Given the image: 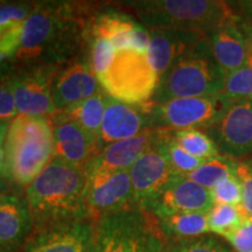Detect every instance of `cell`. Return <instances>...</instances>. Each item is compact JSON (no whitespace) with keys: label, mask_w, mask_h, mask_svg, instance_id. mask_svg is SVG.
Masks as SVG:
<instances>
[{"label":"cell","mask_w":252,"mask_h":252,"mask_svg":"<svg viewBox=\"0 0 252 252\" xmlns=\"http://www.w3.org/2000/svg\"><path fill=\"white\" fill-rule=\"evenodd\" d=\"M207 39L214 58L225 74L244 67L250 59V37L245 35L239 18L208 34Z\"/></svg>","instance_id":"20"},{"label":"cell","mask_w":252,"mask_h":252,"mask_svg":"<svg viewBox=\"0 0 252 252\" xmlns=\"http://www.w3.org/2000/svg\"><path fill=\"white\" fill-rule=\"evenodd\" d=\"M173 137L182 149L198 159L208 160L220 156L214 140L201 130L173 131Z\"/></svg>","instance_id":"28"},{"label":"cell","mask_w":252,"mask_h":252,"mask_svg":"<svg viewBox=\"0 0 252 252\" xmlns=\"http://www.w3.org/2000/svg\"><path fill=\"white\" fill-rule=\"evenodd\" d=\"M150 106L147 104H127L106 96L105 111L100 127V145H110L130 139L151 127ZM104 147V146H103Z\"/></svg>","instance_id":"15"},{"label":"cell","mask_w":252,"mask_h":252,"mask_svg":"<svg viewBox=\"0 0 252 252\" xmlns=\"http://www.w3.org/2000/svg\"><path fill=\"white\" fill-rule=\"evenodd\" d=\"M94 222L90 220L34 231L21 252H93Z\"/></svg>","instance_id":"16"},{"label":"cell","mask_w":252,"mask_h":252,"mask_svg":"<svg viewBox=\"0 0 252 252\" xmlns=\"http://www.w3.org/2000/svg\"><path fill=\"white\" fill-rule=\"evenodd\" d=\"M222 94L234 102L252 100V52L244 67L225 74Z\"/></svg>","instance_id":"29"},{"label":"cell","mask_w":252,"mask_h":252,"mask_svg":"<svg viewBox=\"0 0 252 252\" xmlns=\"http://www.w3.org/2000/svg\"><path fill=\"white\" fill-rule=\"evenodd\" d=\"M128 172L134 206L140 209L151 202L175 175H179L172 169L158 143L147 150Z\"/></svg>","instance_id":"14"},{"label":"cell","mask_w":252,"mask_h":252,"mask_svg":"<svg viewBox=\"0 0 252 252\" xmlns=\"http://www.w3.org/2000/svg\"><path fill=\"white\" fill-rule=\"evenodd\" d=\"M160 231L167 242L182 241L209 234L208 217L204 213H186L157 219Z\"/></svg>","instance_id":"23"},{"label":"cell","mask_w":252,"mask_h":252,"mask_svg":"<svg viewBox=\"0 0 252 252\" xmlns=\"http://www.w3.org/2000/svg\"><path fill=\"white\" fill-rule=\"evenodd\" d=\"M9 123H11V121H0V130L4 127H7V126L9 125Z\"/></svg>","instance_id":"40"},{"label":"cell","mask_w":252,"mask_h":252,"mask_svg":"<svg viewBox=\"0 0 252 252\" xmlns=\"http://www.w3.org/2000/svg\"><path fill=\"white\" fill-rule=\"evenodd\" d=\"M117 50L109 40L93 37L90 45V67L97 77L102 76L111 67Z\"/></svg>","instance_id":"31"},{"label":"cell","mask_w":252,"mask_h":252,"mask_svg":"<svg viewBox=\"0 0 252 252\" xmlns=\"http://www.w3.org/2000/svg\"><path fill=\"white\" fill-rule=\"evenodd\" d=\"M8 126L0 130V189L4 188V181L7 179V175H6V161H5V140H6V134H7V131H8Z\"/></svg>","instance_id":"38"},{"label":"cell","mask_w":252,"mask_h":252,"mask_svg":"<svg viewBox=\"0 0 252 252\" xmlns=\"http://www.w3.org/2000/svg\"><path fill=\"white\" fill-rule=\"evenodd\" d=\"M35 5L30 4H0V31L23 25L30 17Z\"/></svg>","instance_id":"33"},{"label":"cell","mask_w":252,"mask_h":252,"mask_svg":"<svg viewBox=\"0 0 252 252\" xmlns=\"http://www.w3.org/2000/svg\"><path fill=\"white\" fill-rule=\"evenodd\" d=\"M145 27L174 28L208 35L238 15L229 2L219 0H143L127 1Z\"/></svg>","instance_id":"4"},{"label":"cell","mask_w":252,"mask_h":252,"mask_svg":"<svg viewBox=\"0 0 252 252\" xmlns=\"http://www.w3.org/2000/svg\"><path fill=\"white\" fill-rule=\"evenodd\" d=\"M234 252H252V219H249L236 231L225 238Z\"/></svg>","instance_id":"36"},{"label":"cell","mask_w":252,"mask_h":252,"mask_svg":"<svg viewBox=\"0 0 252 252\" xmlns=\"http://www.w3.org/2000/svg\"><path fill=\"white\" fill-rule=\"evenodd\" d=\"M49 119L54 133V157L86 169L91 160L103 150L98 138L88 133L62 110H58Z\"/></svg>","instance_id":"13"},{"label":"cell","mask_w":252,"mask_h":252,"mask_svg":"<svg viewBox=\"0 0 252 252\" xmlns=\"http://www.w3.org/2000/svg\"><path fill=\"white\" fill-rule=\"evenodd\" d=\"M234 100L224 94L176 98L150 106L151 127L163 130H204L215 125Z\"/></svg>","instance_id":"8"},{"label":"cell","mask_w":252,"mask_h":252,"mask_svg":"<svg viewBox=\"0 0 252 252\" xmlns=\"http://www.w3.org/2000/svg\"><path fill=\"white\" fill-rule=\"evenodd\" d=\"M55 156L49 118L18 115L9 123L5 140L6 175L28 187Z\"/></svg>","instance_id":"3"},{"label":"cell","mask_w":252,"mask_h":252,"mask_svg":"<svg viewBox=\"0 0 252 252\" xmlns=\"http://www.w3.org/2000/svg\"><path fill=\"white\" fill-rule=\"evenodd\" d=\"M237 160L230 159L224 156H217L208 159L203 165L191 172L186 178L200 185L201 187L212 190L217 185L236 174Z\"/></svg>","instance_id":"25"},{"label":"cell","mask_w":252,"mask_h":252,"mask_svg":"<svg viewBox=\"0 0 252 252\" xmlns=\"http://www.w3.org/2000/svg\"><path fill=\"white\" fill-rule=\"evenodd\" d=\"M33 231L26 198L0 191V248L7 252L18 251Z\"/></svg>","instance_id":"19"},{"label":"cell","mask_w":252,"mask_h":252,"mask_svg":"<svg viewBox=\"0 0 252 252\" xmlns=\"http://www.w3.org/2000/svg\"><path fill=\"white\" fill-rule=\"evenodd\" d=\"M100 91L97 76L89 63L84 61L70 63L67 68L58 71L53 81V100L58 110H64Z\"/></svg>","instance_id":"18"},{"label":"cell","mask_w":252,"mask_h":252,"mask_svg":"<svg viewBox=\"0 0 252 252\" xmlns=\"http://www.w3.org/2000/svg\"><path fill=\"white\" fill-rule=\"evenodd\" d=\"M97 80L109 97L139 105L151 103L159 75L151 64L147 53L123 49L116 53L111 67Z\"/></svg>","instance_id":"7"},{"label":"cell","mask_w":252,"mask_h":252,"mask_svg":"<svg viewBox=\"0 0 252 252\" xmlns=\"http://www.w3.org/2000/svg\"><path fill=\"white\" fill-rule=\"evenodd\" d=\"M23 25L0 31V67L17 55L20 46Z\"/></svg>","instance_id":"35"},{"label":"cell","mask_w":252,"mask_h":252,"mask_svg":"<svg viewBox=\"0 0 252 252\" xmlns=\"http://www.w3.org/2000/svg\"><path fill=\"white\" fill-rule=\"evenodd\" d=\"M138 25L127 14L105 12L93 18L89 34L91 37L109 40L118 52L132 48V37Z\"/></svg>","instance_id":"22"},{"label":"cell","mask_w":252,"mask_h":252,"mask_svg":"<svg viewBox=\"0 0 252 252\" xmlns=\"http://www.w3.org/2000/svg\"><path fill=\"white\" fill-rule=\"evenodd\" d=\"M106 96L108 94L104 91H100L90 98L72 104L62 111H64L71 121L77 123L88 133L99 139L100 127L105 111Z\"/></svg>","instance_id":"24"},{"label":"cell","mask_w":252,"mask_h":252,"mask_svg":"<svg viewBox=\"0 0 252 252\" xmlns=\"http://www.w3.org/2000/svg\"><path fill=\"white\" fill-rule=\"evenodd\" d=\"M18 111L7 77L0 78V121H12Z\"/></svg>","instance_id":"37"},{"label":"cell","mask_w":252,"mask_h":252,"mask_svg":"<svg viewBox=\"0 0 252 252\" xmlns=\"http://www.w3.org/2000/svg\"><path fill=\"white\" fill-rule=\"evenodd\" d=\"M236 174L242 185V208L252 219V159L237 160Z\"/></svg>","instance_id":"34"},{"label":"cell","mask_w":252,"mask_h":252,"mask_svg":"<svg viewBox=\"0 0 252 252\" xmlns=\"http://www.w3.org/2000/svg\"><path fill=\"white\" fill-rule=\"evenodd\" d=\"M162 252H234V250L219 236L207 234L182 241L167 242Z\"/></svg>","instance_id":"30"},{"label":"cell","mask_w":252,"mask_h":252,"mask_svg":"<svg viewBox=\"0 0 252 252\" xmlns=\"http://www.w3.org/2000/svg\"><path fill=\"white\" fill-rule=\"evenodd\" d=\"M207 217L209 231L224 239L249 219L242 206L230 204H214Z\"/></svg>","instance_id":"27"},{"label":"cell","mask_w":252,"mask_h":252,"mask_svg":"<svg viewBox=\"0 0 252 252\" xmlns=\"http://www.w3.org/2000/svg\"><path fill=\"white\" fill-rule=\"evenodd\" d=\"M250 47H251V52H252V36L250 37Z\"/></svg>","instance_id":"41"},{"label":"cell","mask_w":252,"mask_h":252,"mask_svg":"<svg viewBox=\"0 0 252 252\" xmlns=\"http://www.w3.org/2000/svg\"><path fill=\"white\" fill-rule=\"evenodd\" d=\"M242 5L248 9V13L250 14V17L252 18V1H244L242 2Z\"/></svg>","instance_id":"39"},{"label":"cell","mask_w":252,"mask_h":252,"mask_svg":"<svg viewBox=\"0 0 252 252\" xmlns=\"http://www.w3.org/2000/svg\"><path fill=\"white\" fill-rule=\"evenodd\" d=\"M87 179L88 220L91 222L135 207L128 171L90 173Z\"/></svg>","instance_id":"10"},{"label":"cell","mask_w":252,"mask_h":252,"mask_svg":"<svg viewBox=\"0 0 252 252\" xmlns=\"http://www.w3.org/2000/svg\"><path fill=\"white\" fill-rule=\"evenodd\" d=\"M0 252H7V251H5V250H2L1 248H0Z\"/></svg>","instance_id":"42"},{"label":"cell","mask_w":252,"mask_h":252,"mask_svg":"<svg viewBox=\"0 0 252 252\" xmlns=\"http://www.w3.org/2000/svg\"><path fill=\"white\" fill-rule=\"evenodd\" d=\"M162 134V128H149L130 139L103 147L98 156L86 167L87 174L113 171H130L143 154L154 146Z\"/></svg>","instance_id":"17"},{"label":"cell","mask_w":252,"mask_h":252,"mask_svg":"<svg viewBox=\"0 0 252 252\" xmlns=\"http://www.w3.org/2000/svg\"><path fill=\"white\" fill-rule=\"evenodd\" d=\"M206 133L220 156L239 160L252 154V100H238L229 106Z\"/></svg>","instance_id":"11"},{"label":"cell","mask_w":252,"mask_h":252,"mask_svg":"<svg viewBox=\"0 0 252 252\" xmlns=\"http://www.w3.org/2000/svg\"><path fill=\"white\" fill-rule=\"evenodd\" d=\"M224 77L225 72L216 62L209 41L204 36L159 77L151 103L220 94Z\"/></svg>","instance_id":"5"},{"label":"cell","mask_w":252,"mask_h":252,"mask_svg":"<svg viewBox=\"0 0 252 252\" xmlns=\"http://www.w3.org/2000/svg\"><path fill=\"white\" fill-rule=\"evenodd\" d=\"M214 206L210 190L182 175H175L161 191L143 208L156 219L186 213L207 214Z\"/></svg>","instance_id":"12"},{"label":"cell","mask_w":252,"mask_h":252,"mask_svg":"<svg viewBox=\"0 0 252 252\" xmlns=\"http://www.w3.org/2000/svg\"><path fill=\"white\" fill-rule=\"evenodd\" d=\"M88 5L43 2L35 5L23 25L15 59L32 65H56L71 56L88 31Z\"/></svg>","instance_id":"1"},{"label":"cell","mask_w":252,"mask_h":252,"mask_svg":"<svg viewBox=\"0 0 252 252\" xmlns=\"http://www.w3.org/2000/svg\"><path fill=\"white\" fill-rule=\"evenodd\" d=\"M87 184L83 168L53 158L26 188L34 231L88 220Z\"/></svg>","instance_id":"2"},{"label":"cell","mask_w":252,"mask_h":252,"mask_svg":"<svg viewBox=\"0 0 252 252\" xmlns=\"http://www.w3.org/2000/svg\"><path fill=\"white\" fill-rule=\"evenodd\" d=\"M204 36L206 35L195 32L174 28L150 30V46L147 49V56L159 77Z\"/></svg>","instance_id":"21"},{"label":"cell","mask_w":252,"mask_h":252,"mask_svg":"<svg viewBox=\"0 0 252 252\" xmlns=\"http://www.w3.org/2000/svg\"><path fill=\"white\" fill-rule=\"evenodd\" d=\"M166 238L150 213L132 207L94 222L93 252H162Z\"/></svg>","instance_id":"6"},{"label":"cell","mask_w":252,"mask_h":252,"mask_svg":"<svg viewBox=\"0 0 252 252\" xmlns=\"http://www.w3.org/2000/svg\"><path fill=\"white\" fill-rule=\"evenodd\" d=\"M56 65H32L31 69L8 76L18 115L50 118L56 109L53 100V81Z\"/></svg>","instance_id":"9"},{"label":"cell","mask_w":252,"mask_h":252,"mask_svg":"<svg viewBox=\"0 0 252 252\" xmlns=\"http://www.w3.org/2000/svg\"><path fill=\"white\" fill-rule=\"evenodd\" d=\"M158 146L161 150L163 156L166 157L167 161L169 162L172 169L176 174L187 176L197 169L201 165H203L207 160L198 159L189 154L182 147L176 143L174 137H173V131L163 130L160 140L158 141Z\"/></svg>","instance_id":"26"},{"label":"cell","mask_w":252,"mask_h":252,"mask_svg":"<svg viewBox=\"0 0 252 252\" xmlns=\"http://www.w3.org/2000/svg\"><path fill=\"white\" fill-rule=\"evenodd\" d=\"M214 204L242 206V185L238 176H231L210 190Z\"/></svg>","instance_id":"32"}]
</instances>
